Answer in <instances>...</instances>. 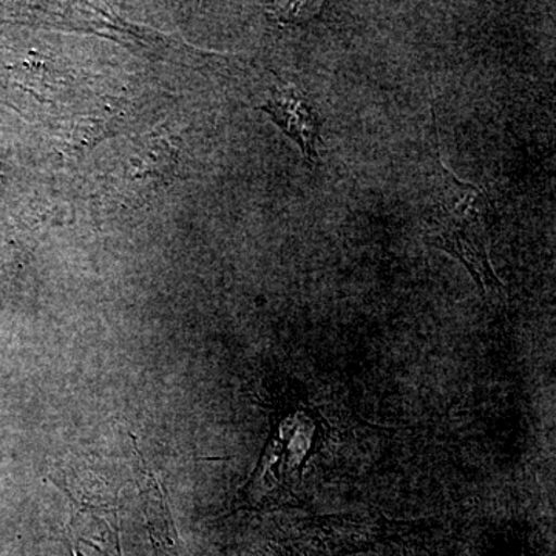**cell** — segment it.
<instances>
[{"instance_id":"6da1fadb","label":"cell","mask_w":556,"mask_h":556,"mask_svg":"<svg viewBox=\"0 0 556 556\" xmlns=\"http://www.w3.org/2000/svg\"><path fill=\"white\" fill-rule=\"evenodd\" d=\"M72 506L67 541L72 556H123L116 495L102 497L65 478H51Z\"/></svg>"},{"instance_id":"7a4b0ae2","label":"cell","mask_w":556,"mask_h":556,"mask_svg":"<svg viewBox=\"0 0 556 556\" xmlns=\"http://www.w3.org/2000/svg\"><path fill=\"white\" fill-rule=\"evenodd\" d=\"M430 243L459 260L477 281L479 292L500 294L503 285L490 265L481 215L437 211L430 219Z\"/></svg>"},{"instance_id":"277c9868","label":"cell","mask_w":556,"mask_h":556,"mask_svg":"<svg viewBox=\"0 0 556 556\" xmlns=\"http://www.w3.org/2000/svg\"><path fill=\"white\" fill-rule=\"evenodd\" d=\"M324 7L320 2H280L266 5V11L278 24L302 25L317 17Z\"/></svg>"},{"instance_id":"3957f363","label":"cell","mask_w":556,"mask_h":556,"mask_svg":"<svg viewBox=\"0 0 556 556\" xmlns=\"http://www.w3.org/2000/svg\"><path fill=\"white\" fill-rule=\"evenodd\" d=\"M302 150L306 164H318L317 144L320 142L321 119L316 105L295 87H276L269 101L260 108Z\"/></svg>"}]
</instances>
